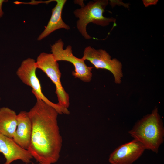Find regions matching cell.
<instances>
[{"mask_svg": "<svg viewBox=\"0 0 164 164\" xmlns=\"http://www.w3.org/2000/svg\"><path fill=\"white\" fill-rule=\"evenodd\" d=\"M28 114L32 125L28 150L39 163H56L60 157L62 142L57 120L59 114L39 99Z\"/></svg>", "mask_w": 164, "mask_h": 164, "instance_id": "6da1fadb", "label": "cell"}, {"mask_svg": "<svg viewBox=\"0 0 164 164\" xmlns=\"http://www.w3.org/2000/svg\"><path fill=\"white\" fill-rule=\"evenodd\" d=\"M128 133L145 149L157 153L164 137L163 123L157 108L155 107L150 114L138 121Z\"/></svg>", "mask_w": 164, "mask_h": 164, "instance_id": "7a4b0ae2", "label": "cell"}, {"mask_svg": "<svg viewBox=\"0 0 164 164\" xmlns=\"http://www.w3.org/2000/svg\"><path fill=\"white\" fill-rule=\"evenodd\" d=\"M80 4L81 8L75 10L73 13L75 16L79 18L77 22V29L86 39L92 38L86 30L87 25L90 23L105 26L111 22H115L116 19L114 18L106 17L103 15L108 4V0L90 1L86 5Z\"/></svg>", "mask_w": 164, "mask_h": 164, "instance_id": "3957f363", "label": "cell"}, {"mask_svg": "<svg viewBox=\"0 0 164 164\" xmlns=\"http://www.w3.org/2000/svg\"><path fill=\"white\" fill-rule=\"evenodd\" d=\"M36 62L34 59L30 58L23 60L16 71L17 75L22 82L32 88V92L36 99L41 100L54 108L59 114H69L70 112L67 108L52 102L42 93L40 82L36 74L37 68Z\"/></svg>", "mask_w": 164, "mask_h": 164, "instance_id": "277c9868", "label": "cell"}, {"mask_svg": "<svg viewBox=\"0 0 164 164\" xmlns=\"http://www.w3.org/2000/svg\"><path fill=\"white\" fill-rule=\"evenodd\" d=\"M36 63L37 68L43 72L55 84L58 103L68 108L70 104L69 94L62 85L60 81L61 74L59 64L52 54L41 53L37 57Z\"/></svg>", "mask_w": 164, "mask_h": 164, "instance_id": "5b68a950", "label": "cell"}, {"mask_svg": "<svg viewBox=\"0 0 164 164\" xmlns=\"http://www.w3.org/2000/svg\"><path fill=\"white\" fill-rule=\"evenodd\" d=\"M63 46L64 43L61 39L51 46L52 54L55 60L70 62L75 68L74 71L72 72L73 75L83 82H90L92 77L91 71L93 67L87 66L85 60L82 58H78L75 56L72 53L71 46L68 45L65 49H63Z\"/></svg>", "mask_w": 164, "mask_h": 164, "instance_id": "8992f818", "label": "cell"}, {"mask_svg": "<svg viewBox=\"0 0 164 164\" xmlns=\"http://www.w3.org/2000/svg\"><path fill=\"white\" fill-rule=\"evenodd\" d=\"M82 58L89 61L97 69H104L110 71L114 76L115 82L118 84L121 83L123 77L122 64L116 59H112L105 50L88 46L85 48Z\"/></svg>", "mask_w": 164, "mask_h": 164, "instance_id": "52a82bcc", "label": "cell"}, {"mask_svg": "<svg viewBox=\"0 0 164 164\" xmlns=\"http://www.w3.org/2000/svg\"><path fill=\"white\" fill-rule=\"evenodd\" d=\"M145 149L135 139L116 149L110 154L109 161L111 164H131L143 153Z\"/></svg>", "mask_w": 164, "mask_h": 164, "instance_id": "ba28073f", "label": "cell"}, {"mask_svg": "<svg viewBox=\"0 0 164 164\" xmlns=\"http://www.w3.org/2000/svg\"><path fill=\"white\" fill-rule=\"evenodd\" d=\"M0 152L3 154L6 159L4 164H11L18 160L28 164L33 158L28 150L22 148L13 138L8 137L0 133Z\"/></svg>", "mask_w": 164, "mask_h": 164, "instance_id": "9c48e42d", "label": "cell"}, {"mask_svg": "<svg viewBox=\"0 0 164 164\" xmlns=\"http://www.w3.org/2000/svg\"><path fill=\"white\" fill-rule=\"evenodd\" d=\"M17 126L13 139L23 149H28L30 144L32 125L28 112L20 111L17 115Z\"/></svg>", "mask_w": 164, "mask_h": 164, "instance_id": "30bf717a", "label": "cell"}, {"mask_svg": "<svg viewBox=\"0 0 164 164\" xmlns=\"http://www.w3.org/2000/svg\"><path fill=\"white\" fill-rule=\"evenodd\" d=\"M56 2L55 6L52 9V15L47 26L37 38L40 41L46 38L51 33L60 29L69 30L70 28L63 21L62 18V10L66 0H55Z\"/></svg>", "mask_w": 164, "mask_h": 164, "instance_id": "8fae6325", "label": "cell"}, {"mask_svg": "<svg viewBox=\"0 0 164 164\" xmlns=\"http://www.w3.org/2000/svg\"><path fill=\"white\" fill-rule=\"evenodd\" d=\"M17 115L13 110L6 107L0 108V133L13 138L17 126Z\"/></svg>", "mask_w": 164, "mask_h": 164, "instance_id": "7c38bea8", "label": "cell"}, {"mask_svg": "<svg viewBox=\"0 0 164 164\" xmlns=\"http://www.w3.org/2000/svg\"><path fill=\"white\" fill-rule=\"evenodd\" d=\"M158 1V0H143L142 1L143 4L146 7L151 5H155Z\"/></svg>", "mask_w": 164, "mask_h": 164, "instance_id": "4fadbf2b", "label": "cell"}, {"mask_svg": "<svg viewBox=\"0 0 164 164\" xmlns=\"http://www.w3.org/2000/svg\"><path fill=\"white\" fill-rule=\"evenodd\" d=\"M7 1V0H0V18H1L4 14V12L2 9V4L3 2Z\"/></svg>", "mask_w": 164, "mask_h": 164, "instance_id": "5bb4252c", "label": "cell"}, {"mask_svg": "<svg viewBox=\"0 0 164 164\" xmlns=\"http://www.w3.org/2000/svg\"><path fill=\"white\" fill-rule=\"evenodd\" d=\"M1 97H0V100H1Z\"/></svg>", "mask_w": 164, "mask_h": 164, "instance_id": "9a60e30c", "label": "cell"}, {"mask_svg": "<svg viewBox=\"0 0 164 164\" xmlns=\"http://www.w3.org/2000/svg\"><path fill=\"white\" fill-rule=\"evenodd\" d=\"M38 164H40V163H39Z\"/></svg>", "mask_w": 164, "mask_h": 164, "instance_id": "2e32d148", "label": "cell"}]
</instances>
